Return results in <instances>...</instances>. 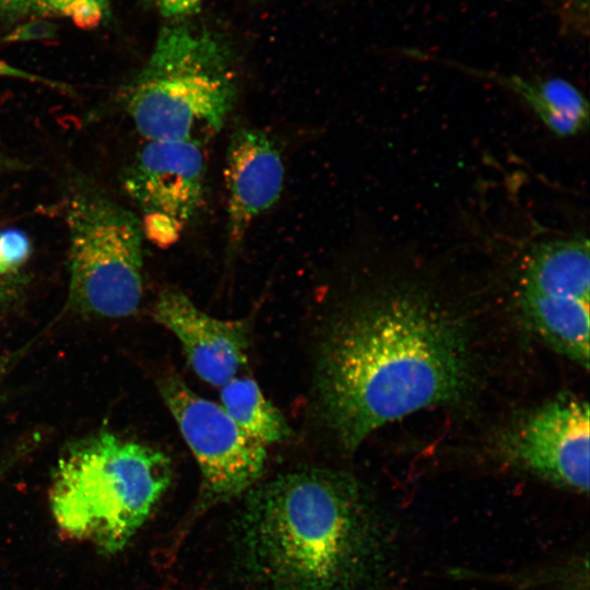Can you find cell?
<instances>
[{"mask_svg": "<svg viewBox=\"0 0 590 590\" xmlns=\"http://www.w3.org/2000/svg\"><path fill=\"white\" fill-rule=\"evenodd\" d=\"M473 365L459 322L423 294L387 292L333 322L316 371L321 415L355 450L388 423L467 393Z\"/></svg>", "mask_w": 590, "mask_h": 590, "instance_id": "6da1fadb", "label": "cell"}, {"mask_svg": "<svg viewBox=\"0 0 590 590\" xmlns=\"http://www.w3.org/2000/svg\"><path fill=\"white\" fill-rule=\"evenodd\" d=\"M362 494L352 476L323 468L251 487L237 523L250 579L262 590H363L377 545Z\"/></svg>", "mask_w": 590, "mask_h": 590, "instance_id": "7a4b0ae2", "label": "cell"}, {"mask_svg": "<svg viewBox=\"0 0 590 590\" xmlns=\"http://www.w3.org/2000/svg\"><path fill=\"white\" fill-rule=\"evenodd\" d=\"M172 474L164 452L97 433L60 458L49 488L52 518L68 538L116 555L149 519Z\"/></svg>", "mask_w": 590, "mask_h": 590, "instance_id": "3957f363", "label": "cell"}, {"mask_svg": "<svg viewBox=\"0 0 590 590\" xmlns=\"http://www.w3.org/2000/svg\"><path fill=\"white\" fill-rule=\"evenodd\" d=\"M239 76L229 46L186 23L164 26L142 69L123 91V107L146 140L203 144L235 107Z\"/></svg>", "mask_w": 590, "mask_h": 590, "instance_id": "277c9868", "label": "cell"}, {"mask_svg": "<svg viewBox=\"0 0 590 590\" xmlns=\"http://www.w3.org/2000/svg\"><path fill=\"white\" fill-rule=\"evenodd\" d=\"M64 217L70 305L102 318L132 315L143 293L141 221L85 179L70 186Z\"/></svg>", "mask_w": 590, "mask_h": 590, "instance_id": "5b68a950", "label": "cell"}, {"mask_svg": "<svg viewBox=\"0 0 590 590\" xmlns=\"http://www.w3.org/2000/svg\"><path fill=\"white\" fill-rule=\"evenodd\" d=\"M531 327L557 353L589 367V240L582 235L535 244L520 280Z\"/></svg>", "mask_w": 590, "mask_h": 590, "instance_id": "8992f818", "label": "cell"}, {"mask_svg": "<svg viewBox=\"0 0 590 590\" xmlns=\"http://www.w3.org/2000/svg\"><path fill=\"white\" fill-rule=\"evenodd\" d=\"M158 389L199 465L201 505L227 502L253 487L264 470L266 446L177 374L164 376Z\"/></svg>", "mask_w": 590, "mask_h": 590, "instance_id": "52a82bcc", "label": "cell"}, {"mask_svg": "<svg viewBox=\"0 0 590 590\" xmlns=\"http://www.w3.org/2000/svg\"><path fill=\"white\" fill-rule=\"evenodd\" d=\"M201 146L148 140L125 170L122 186L144 216L143 234L160 246L177 240L203 203L206 162Z\"/></svg>", "mask_w": 590, "mask_h": 590, "instance_id": "ba28073f", "label": "cell"}, {"mask_svg": "<svg viewBox=\"0 0 590 590\" xmlns=\"http://www.w3.org/2000/svg\"><path fill=\"white\" fill-rule=\"evenodd\" d=\"M589 406L559 398L516 422L503 436L502 450L516 465L569 489H589Z\"/></svg>", "mask_w": 590, "mask_h": 590, "instance_id": "9c48e42d", "label": "cell"}, {"mask_svg": "<svg viewBox=\"0 0 590 590\" xmlns=\"http://www.w3.org/2000/svg\"><path fill=\"white\" fill-rule=\"evenodd\" d=\"M153 317L179 340L194 373L212 386L221 388L247 363L249 330L244 320L212 317L173 288L161 292Z\"/></svg>", "mask_w": 590, "mask_h": 590, "instance_id": "30bf717a", "label": "cell"}, {"mask_svg": "<svg viewBox=\"0 0 590 590\" xmlns=\"http://www.w3.org/2000/svg\"><path fill=\"white\" fill-rule=\"evenodd\" d=\"M284 175L281 154L268 134L255 128L231 134L224 167L229 253L240 246L256 219L279 200Z\"/></svg>", "mask_w": 590, "mask_h": 590, "instance_id": "8fae6325", "label": "cell"}, {"mask_svg": "<svg viewBox=\"0 0 590 590\" xmlns=\"http://www.w3.org/2000/svg\"><path fill=\"white\" fill-rule=\"evenodd\" d=\"M492 78L526 101L556 135H574L588 127V102L569 82L559 78L526 80L497 74Z\"/></svg>", "mask_w": 590, "mask_h": 590, "instance_id": "7c38bea8", "label": "cell"}, {"mask_svg": "<svg viewBox=\"0 0 590 590\" xmlns=\"http://www.w3.org/2000/svg\"><path fill=\"white\" fill-rule=\"evenodd\" d=\"M221 406L248 436L267 446L286 440L292 430L250 377H235L221 387Z\"/></svg>", "mask_w": 590, "mask_h": 590, "instance_id": "4fadbf2b", "label": "cell"}, {"mask_svg": "<svg viewBox=\"0 0 590 590\" xmlns=\"http://www.w3.org/2000/svg\"><path fill=\"white\" fill-rule=\"evenodd\" d=\"M32 253V241L25 232L0 226V310L9 306L26 285Z\"/></svg>", "mask_w": 590, "mask_h": 590, "instance_id": "5bb4252c", "label": "cell"}, {"mask_svg": "<svg viewBox=\"0 0 590 590\" xmlns=\"http://www.w3.org/2000/svg\"><path fill=\"white\" fill-rule=\"evenodd\" d=\"M67 17L76 26L91 30L109 14V0H34L30 14Z\"/></svg>", "mask_w": 590, "mask_h": 590, "instance_id": "9a60e30c", "label": "cell"}, {"mask_svg": "<svg viewBox=\"0 0 590 590\" xmlns=\"http://www.w3.org/2000/svg\"><path fill=\"white\" fill-rule=\"evenodd\" d=\"M0 76L23 80L35 84L45 85L47 87L59 90L64 93H71L72 91V88L63 82L51 80L49 78H45L36 73L26 71L2 59H0Z\"/></svg>", "mask_w": 590, "mask_h": 590, "instance_id": "2e32d148", "label": "cell"}, {"mask_svg": "<svg viewBox=\"0 0 590 590\" xmlns=\"http://www.w3.org/2000/svg\"><path fill=\"white\" fill-rule=\"evenodd\" d=\"M161 14L169 19H178L196 11L202 0H154Z\"/></svg>", "mask_w": 590, "mask_h": 590, "instance_id": "e0dca14e", "label": "cell"}, {"mask_svg": "<svg viewBox=\"0 0 590 590\" xmlns=\"http://www.w3.org/2000/svg\"><path fill=\"white\" fill-rule=\"evenodd\" d=\"M34 0H0V16L14 20L30 14Z\"/></svg>", "mask_w": 590, "mask_h": 590, "instance_id": "ac0fdd59", "label": "cell"}, {"mask_svg": "<svg viewBox=\"0 0 590 590\" xmlns=\"http://www.w3.org/2000/svg\"><path fill=\"white\" fill-rule=\"evenodd\" d=\"M1 370H2V368H1V366H0V373H1Z\"/></svg>", "mask_w": 590, "mask_h": 590, "instance_id": "d6986e66", "label": "cell"}]
</instances>
